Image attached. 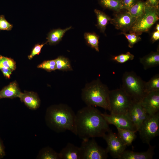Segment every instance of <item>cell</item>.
<instances>
[{
  "mask_svg": "<svg viewBox=\"0 0 159 159\" xmlns=\"http://www.w3.org/2000/svg\"><path fill=\"white\" fill-rule=\"evenodd\" d=\"M102 113L92 106L79 110L76 114V135L82 140L102 137L110 129Z\"/></svg>",
  "mask_w": 159,
  "mask_h": 159,
  "instance_id": "1",
  "label": "cell"
},
{
  "mask_svg": "<svg viewBox=\"0 0 159 159\" xmlns=\"http://www.w3.org/2000/svg\"><path fill=\"white\" fill-rule=\"evenodd\" d=\"M45 119L48 126L55 132L68 130L76 135V113L68 105L61 103L49 107L46 111Z\"/></svg>",
  "mask_w": 159,
  "mask_h": 159,
  "instance_id": "2",
  "label": "cell"
},
{
  "mask_svg": "<svg viewBox=\"0 0 159 159\" xmlns=\"http://www.w3.org/2000/svg\"><path fill=\"white\" fill-rule=\"evenodd\" d=\"M109 92L107 86L97 78L85 85L81 98L87 106L99 107L110 111Z\"/></svg>",
  "mask_w": 159,
  "mask_h": 159,
  "instance_id": "3",
  "label": "cell"
},
{
  "mask_svg": "<svg viewBox=\"0 0 159 159\" xmlns=\"http://www.w3.org/2000/svg\"><path fill=\"white\" fill-rule=\"evenodd\" d=\"M122 80V90L133 100L141 101L146 94L145 82L133 71L125 72Z\"/></svg>",
  "mask_w": 159,
  "mask_h": 159,
  "instance_id": "4",
  "label": "cell"
},
{
  "mask_svg": "<svg viewBox=\"0 0 159 159\" xmlns=\"http://www.w3.org/2000/svg\"><path fill=\"white\" fill-rule=\"evenodd\" d=\"M159 7L146 5L144 12L136 19L130 29V33L139 36L143 33L149 31L151 27L159 19Z\"/></svg>",
  "mask_w": 159,
  "mask_h": 159,
  "instance_id": "5",
  "label": "cell"
},
{
  "mask_svg": "<svg viewBox=\"0 0 159 159\" xmlns=\"http://www.w3.org/2000/svg\"><path fill=\"white\" fill-rule=\"evenodd\" d=\"M133 101L121 87L110 90V113L115 114L127 113Z\"/></svg>",
  "mask_w": 159,
  "mask_h": 159,
  "instance_id": "6",
  "label": "cell"
},
{
  "mask_svg": "<svg viewBox=\"0 0 159 159\" xmlns=\"http://www.w3.org/2000/svg\"><path fill=\"white\" fill-rule=\"evenodd\" d=\"M138 131L143 142L150 145L151 141L159 134V112L148 115Z\"/></svg>",
  "mask_w": 159,
  "mask_h": 159,
  "instance_id": "7",
  "label": "cell"
},
{
  "mask_svg": "<svg viewBox=\"0 0 159 159\" xmlns=\"http://www.w3.org/2000/svg\"><path fill=\"white\" fill-rule=\"evenodd\" d=\"M82 140L80 147L81 159H106L108 157L107 152L99 146L94 138Z\"/></svg>",
  "mask_w": 159,
  "mask_h": 159,
  "instance_id": "8",
  "label": "cell"
},
{
  "mask_svg": "<svg viewBox=\"0 0 159 159\" xmlns=\"http://www.w3.org/2000/svg\"><path fill=\"white\" fill-rule=\"evenodd\" d=\"M107 143L106 149L113 158L120 159L127 146L124 143L117 134L110 129L102 137Z\"/></svg>",
  "mask_w": 159,
  "mask_h": 159,
  "instance_id": "9",
  "label": "cell"
},
{
  "mask_svg": "<svg viewBox=\"0 0 159 159\" xmlns=\"http://www.w3.org/2000/svg\"><path fill=\"white\" fill-rule=\"evenodd\" d=\"M109 124L115 125L116 128L130 130L136 132V128L131 121L128 113L126 114L102 113Z\"/></svg>",
  "mask_w": 159,
  "mask_h": 159,
  "instance_id": "10",
  "label": "cell"
},
{
  "mask_svg": "<svg viewBox=\"0 0 159 159\" xmlns=\"http://www.w3.org/2000/svg\"><path fill=\"white\" fill-rule=\"evenodd\" d=\"M122 10L116 12L110 22L116 29L125 32L130 30L136 18L132 16L127 10L122 11Z\"/></svg>",
  "mask_w": 159,
  "mask_h": 159,
  "instance_id": "11",
  "label": "cell"
},
{
  "mask_svg": "<svg viewBox=\"0 0 159 159\" xmlns=\"http://www.w3.org/2000/svg\"><path fill=\"white\" fill-rule=\"evenodd\" d=\"M128 114L138 131L141 125L148 115L142 106L140 101H133Z\"/></svg>",
  "mask_w": 159,
  "mask_h": 159,
  "instance_id": "12",
  "label": "cell"
},
{
  "mask_svg": "<svg viewBox=\"0 0 159 159\" xmlns=\"http://www.w3.org/2000/svg\"><path fill=\"white\" fill-rule=\"evenodd\" d=\"M140 102L148 115L159 112V91L146 93Z\"/></svg>",
  "mask_w": 159,
  "mask_h": 159,
  "instance_id": "13",
  "label": "cell"
},
{
  "mask_svg": "<svg viewBox=\"0 0 159 159\" xmlns=\"http://www.w3.org/2000/svg\"><path fill=\"white\" fill-rule=\"evenodd\" d=\"M155 148V146L150 145L147 151L142 152H135L125 150L120 159H152L154 154Z\"/></svg>",
  "mask_w": 159,
  "mask_h": 159,
  "instance_id": "14",
  "label": "cell"
},
{
  "mask_svg": "<svg viewBox=\"0 0 159 159\" xmlns=\"http://www.w3.org/2000/svg\"><path fill=\"white\" fill-rule=\"evenodd\" d=\"M21 101L29 109L36 110L40 106L41 101L38 95L32 91H24L19 97Z\"/></svg>",
  "mask_w": 159,
  "mask_h": 159,
  "instance_id": "15",
  "label": "cell"
},
{
  "mask_svg": "<svg viewBox=\"0 0 159 159\" xmlns=\"http://www.w3.org/2000/svg\"><path fill=\"white\" fill-rule=\"evenodd\" d=\"M62 159H81L80 147L71 143H68L59 152Z\"/></svg>",
  "mask_w": 159,
  "mask_h": 159,
  "instance_id": "16",
  "label": "cell"
},
{
  "mask_svg": "<svg viewBox=\"0 0 159 159\" xmlns=\"http://www.w3.org/2000/svg\"><path fill=\"white\" fill-rule=\"evenodd\" d=\"M21 93L17 82L15 81L10 83L0 91V99L19 98Z\"/></svg>",
  "mask_w": 159,
  "mask_h": 159,
  "instance_id": "17",
  "label": "cell"
},
{
  "mask_svg": "<svg viewBox=\"0 0 159 159\" xmlns=\"http://www.w3.org/2000/svg\"><path fill=\"white\" fill-rule=\"evenodd\" d=\"M16 68V63L13 59L0 55V70L5 77L9 79Z\"/></svg>",
  "mask_w": 159,
  "mask_h": 159,
  "instance_id": "18",
  "label": "cell"
},
{
  "mask_svg": "<svg viewBox=\"0 0 159 159\" xmlns=\"http://www.w3.org/2000/svg\"><path fill=\"white\" fill-rule=\"evenodd\" d=\"M140 62L145 70L159 66V49H158L156 52H151L148 54L140 58Z\"/></svg>",
  "mask_w": 159,
  "mask_h": 159,
  "instance_id": "19",
  "label": "cell"
},
{
  "mask_svg": "<svg viewBox=\"0 0 159 159\" xmlns=\"http://www.w3.org/2000/svg\"><path fill=\"white\" fill-rule=\"evenodd\" d=\"M72 28L71 26L64 29L60 28L51 30L48 34L46 39L49 45H54L58 43L62 40L65 33Z\"/></svg>",
  "mask_w": 159,
  "mask_h": 159,
  "instance_id": "20",
  "label": "cell"
},
{
  "mask_svg": "<svg viewBox=\"0 0 159 159\" xmlns=\"http://www.w3.org/2000/svg\"><path fill=\"white\" fill-rule=\"evenodd\" d=\"M117 135L124 143L127 146L132 144L136 137V132L129 130L117 128Z\"/></svg>",
  "mask_w": 159,
  "mask_h": 159,
  "instance_id": "21",
  "label": "cell"
},
{
  "mask_svg": "<svg viewBox=\"0 0 159 159\" xmlns=\"http://www.w3.org/2000/svg\"><path fill=\"white\" fill-rule=\"evenodd\" d=\"M97 19L96 26L101 32L104 33L106 27L111 18L103 12L97 9L94 10Z\"/></svg>",
  "mask_w": 159,
  "mask_h": 159,
  "instance_id": "22",
  "label": "cell"
},
{
  "mask_svg": "<svg viewBox=\"0 0 159 159\" xmlns=\"http://www.w3.org/2000/svg\"><path fill=\"white\" fill-rule=\"evenodd\" d=\"M37 158L41 159H62L60 153H58L49 147L42 149L39 152Z\"/></svg>",
  "mask_w": 159,
  "mask_h": 159,
  "instance_id": "23",
  "label": "cell"
},
{
  "mask_svg": "<svg viewBox=\"0 0 159 159\" xmlns=\"http://www.w3.org/2000/svg\"><path fill=\"white\" fill-rule=\"evenodd\" d=\"M146 6L145 1L140 0L127 10L132 16L137 18L144 12Z\"/></svg>",
  "mask_w": 159,
  "mask_h": 159,
  "instance_id": "24",
  "label": "cell"
},
{
  "mask_svg": "<svg viewBox=\"0 0 159 159\" xmlns=\"http://www.w3.org/2000/svg\"><path fill=\"white\" fill-rule=\"evenodd\" d=\"M55 60L57 70L62 71L73 70L70 61L68 58L63 56H60Z\"/></svg>",
  "mask_w": 159,
  "mask_h": 159,
  "instance_id": "25",
  "label": "cell"
},
{
  "mask_svg": "<svg viewBox=\"0 0 159 159\" xmlns=\"http://www.w3.org/2000/svg\"><path fill=\"white\" fill-rule=\"evenodd\" d=\"M84 37L87 44L99 52V36L94 32H86L84 34Z\"/></svg>",
  "mask_w": 159,
  "mask_h": 159,
  "instance_id": "26",
  "label": "cell"
},
{
  "mask_svg": "<svg viewBox=\"0 0 159 159\" xmlns=\"http://www.w3.org/2000/svg\"><path fill=\"white\" fill-rule=\"evenodd\" d=\"M100 4L103 8L118 12L122 10L120 0H99Z\"/></svg>",
  "mask_w": 159,
  "mask_h": 159,
  "instance_id": "27",
  "label": "cell"
},
{
  "mask_svg": "<svg viewBox=\"0 0 159 159\" xmlns=\"http://www.w3.org/2000/svg\"><path fill=\"white\" fill-rule=\"evenodd\" d=\"M159 91V74L152 77L148 82H145V91L146 93Z\"/></svg>",
  "mask_w": 159,
  "mask_h": 159,
  "instance_id": "28",
  "label": "cell"
},
{
  "mask_svg": "<svg viewBox=\"0 0 159 159\" xmlns=\"http://www.w3.org/2000/svg\"><path fill=\"white\" fill-rule=\"evenodd\" d=\"M134 56L130 52H127L125 54L112 56V60L119 63H124L126 62L132 60Z\"/></svg>",
  "mask_w": 159,
  "mask_h": 159,
  "instance_id": "29",
  "label": "cell"
},
{
  "mask_svg": "<svg viewBox=\"0 0 159 159\" xmlns=\"http://www.w3.org/2000/svg\"><path fill=\"white\" fill-rule=\"evenodd\" d=\"M37 67L44 69L48 72L57 70L55 59L44 61L38 65Z\"/></svg>",
  "mask_w": 159,
  "mask_h": 159,
  "instance_id": "30",
  "label": "cell"
},
{
  "mask_svg": "<svg viewBox=\"0 0 159 159\" xmlns=\"http://www.w3.org/2000/svg\"><path fill=\"white\" fill-rule=\"evenodd\" d=\"M122 34L125 35L128 42V47L132 48L137 43L141 40V38L134 33L127 34L125 32L122 33Z\"/></svg>",
  "mask_w": 159,
  "mask_h": 159,
  "instance_id": "31",
  "label": "cell"
},
{
  "mask_svg": "<svg viewBox=\"0 0 159 159\" xmlns=\"http://www.w3.org/2000/svg\"><path fill=\"white\" fill-rule=\"evenodd\" d=\"M13 27L12 24L8 22L4 15H0V30H11Z\"/></svg>",
  "mask_w": 159,
  "mask_h": 159,
  "instance_id": "32",
  "label": "cell"
},
{
  "mask_svg": "<svg viewBox=\"0 0 159 159\" xmlns=\"http://www.w3.org/2000/svg\"><path fill=\"white\" fill-rule=\"evenodd\" d=\"M47 42L41 44H36L32 48L30 54L28 56V58L29 60L31 59L37 55H39L41 52L42 48L44 46L47 44Z\"/></svg>",
  "mask_w": 159,
  "mask_h": 159,
  "instance_id": "33",
  "label": "cell"
},
{
  "mask_svg": "<svg viewBox=\"0 0 159 159\" xmlns=\"http://www.w3.org/2000/svg\"><path fill=\"white\" fill-rule=\"evenodd\" d=\"M140 0H120L122 9L127 10Z\"/></svg>",
  "mask_w": 159,
  "mask_h": 159,
  "instance_id": "34",
  "label": "cell"
},
{
  "mask_svg": "<svg viewBox=\"0 0 159 159\" xmlns=\"http://www.w3.org/2000/svg\"><path fill=\"white\" fill-rule=\"evenodd\" d=\"M145 2L147 6L153 7H159V0H146Z\"/></svg>",
  "mask_w": 159,
  "mask_h": 159,
  "instance_id": "35",
  "label": "cell"
},
{
  "mask_svg": "<svg viewBox=\"0 0 159 159\" xmlns=\"http://www.w3.org/2000/svg\"><path fill=\"white\" fill-rule=\"evenodd\" d=\"M159 39V31H156L153 33L152 37L151 40L153 42H154L155 41L158 40Z\"/></svg>",
  "mask_w": 159,
  "mask_h": 159,
  "instance_id": "36",
  "label": "cell"
},
{
  "mask_svg": "<svg viewBox=\"0 0 159 159\" xmlns=\"http://www.w3.org/2000/svg\"><path fill=\"white\" fill-rule=\"evenodd\" d=\"M5 155L4 147L0 139V158H3Z\"/></svg>",
  "mask_w": 159,
  "mask_h": 159,
  "instance_id": "37",
  "label": "cell"
},
{
  "mask_svg": "<svg viewBox=\"0 0 159 159\" xmlns=\"http://www.w3.org/2000/svg\"><path fill=\"white\" fill-rule=\"evenodd\" d=\"M155 29L156 31H159V24H157L156 26Z\"/></svg>",
  "mask_w": 159,
  "mask_h": 159,
  "instance_id": "38",
  "label": "cell"
}]
</instances>
